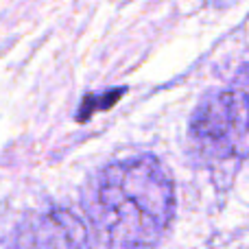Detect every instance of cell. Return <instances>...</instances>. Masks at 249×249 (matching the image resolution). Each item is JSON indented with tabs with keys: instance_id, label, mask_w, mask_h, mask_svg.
<instances>
[{
	"instance_id": "cell-1",
	"label": "cell",
	"mask_w": 249,
	"mask_h": 249,
	"mask_svg": "<svg viewBox=\"0 0 249 249\" xmlns=\"http://www.w3.org/2000/svg\"><path fill=\"white\" fill-rule=\"evenodd\" d=\"M173 210V179L151 155L109 164L90 201L92 221L107 249H155Z\"/></svg>"
},
{
	"instance_id": "cell-3",
	"label": "cell",
	"mask_w": 249,
	"mask_h": 249,
	"mask_svg": "<svg viewBox=\"0 0 249 249\" xmlns=\"http://www.w3.org/2000/svg\"><path fill=\"white\" fill-rule=\"evenodd\" d=\"M9 249H92L81 219L68 210H51L26 221Z\"/></svg>"
},
{
	"instance_id": "cell-2",
	"label": "cell",
	"mask_w": 249,
	"mask_h": 249,
	"mask_svg": "<svg viewBox=\"0 0 249 249\" xmlns=\"http://www.w3.org/2000/svg\"><path fill=\"white\" fill-rule=\"evenodd\" d=\"M195 146L210 160H243L249 155V90L212 94L190 121Z\"/></svg>"
}]
</instances>
